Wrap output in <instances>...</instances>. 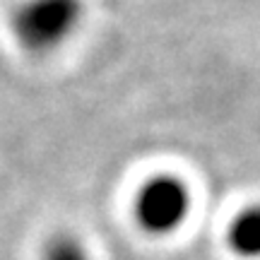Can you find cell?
Here are the masks:
<instances>
[{
    "instance_id": "cell-1",
    "label": "cell",
    "mask_w": 260,
    "mask_h": 260,
    "mask_svg": "<svg viewBox=\"0 0 260 260\" xmlns=\"http://www.w3.org/2000/svg\"><path fill=\"white\" fill-rule=\"evenodd\" d=\"M84 0H22L10 19L12 37L31 56H48L77 34Z\"/></svg>"
},
{
    "instance_id": "cell-2",
    "label": "cell",
    "mask_w": 260,
    "mask_h": 260,
    "mask_svg": "<svg viewBox=\"0 0 260 260\" xmlns=\"http://www.w3.org/2000/svg\"><path fill=\"white\" fill-rule=\"evenodd\" d=\"M193 190L176 174H154L142 181L133 195V217L149 236H169L188 222Z\"/></svg>"
},
{
    "instance_id": "cell-3",
    "label": "cell",
    "mask_w": 260,
    "mask_h": 260,
    "mask_svg": "<svg viewBox=\"0 0 260 260\" xmlns=\"http://www.w3.org/2000/svg\"><path fill=\"white\" fill-rule=\"evenodd\" d=\"M224 239L234 255L243 260H260V203L246 205L234 214Z\"/></svg>"
},
{
    "instance_id": "cell-4",
    "label": "cell",
    "mask_w": 260,
    "mask_h": 260,
    "mask_svg": "<svg viewBox=\"0 0 260 260\" xmlns=\"http://www.w3.org/2000/svg\"><path fill=\"white\" fill-rule=\"evenodd\" d=\"M39 260H94V258L80 236H75L70 232H58L51 234L44 241L41 251H39Z\"/></svg>"
}]
</instances>
